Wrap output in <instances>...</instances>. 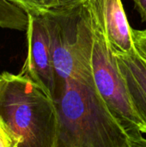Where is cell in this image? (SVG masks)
<instances>
[{
  "mask_svg": "<svg viewBox=\"0 0 146 147\" xmlns=\"http://www.w3.org/2000/svg\"><path fill=\"white\" fill-rule=\"evenodd\" d=\"M57 147H134L110 113L94 77L70 78L56 90Z\"/></svg>",
  "mask_w": 146,
  "mask_h": 147,
  "instance_id": "1",
  "label": "cell"
},
{
  "mask_svg": "<svg viewBox=\"0 0 146 147\" xmlns=\"http://www.w3.org/2000/svg\"><path fill=\"white\" fill-rule=\"evenodd\" d=\"M0 117L18 139L19 147H57L55 102L21 72L1 74Z\"/></svg>",
  "mask_w": 146,
  "mask_h": 147,
  "instance_id": "2",
  "label": "cell"
},
{
  "mask_svg": "<svg viewBox=\"0 0 146 147\" xmlns=\"http://www.w3.org/2000/svg\"><path fill=\"white\" fill-rule=\"evenodd\" d=\"M43 14L50 36L56 90L67 79L92 77L94 29L89 0L53 8Z\"/></svg>",
  "mask_w": 146,
  "mask_h": 147,
  "instance_id": "3",
  "label": "cell"
},
{
  "mask_svg": "<svg viewBox=\"0 0 146 147\" xmlns=\"http://www.w3.org/2000/svg\"><path fill=\"white\" fill-rule=\"evenodd\" d=\"M89 4L94 29L91 65L96 87L112 115L133 140L134 147H146V125L132 105L116 56L107 41L92 0H89Z\"/></svg>",
  "mask_w": 146,
  "mask_h": 147,
  "instance_id": "4",
  "label": "cell"
},
{
  "mask_svg": "<svg viewBox=\"0 0 146 147\" xmlns=\"http://www.w3.org/2000/svg\"><path fill=\"white\" fill-rule=\"evenodd\" d=\"M28 14V55L21 73L38 84L54 101L56 75L46 18L43 12Z\"/></svg>",
  "mask_w": 146,
  "mask_h": 147,
  "instance_id": "5",
  "label": "cell"
},
{
  "mask_svg": "<svg viewBox=\"0 0 146 147\" xmlns=\"http://www.w3.org/2000/svg\"><path fill=\"white\" fill-rule=\"evenodd\" d=\"M98 13L107 41L114 55L137 51L133 28L121 0H92Z\"/></svg>",
  "mask_w": 146,
  "mask_h": 147,
  "instance_id": "6",
  "label": "cell"
},
{
  "mask_svg": "<svg viewBox=\"0 0 146 147\" xmlns=\"http://www.w3.org/2000/svg\"><path fill=\"white\" fill-rule=\"evenodd\" d=\"M115 56L132 105L146 125V59L138 50Z\"/></svg>",
  "mask_w": 146,
  "mask_h": 147,
  "instance_id": "7",
  "label": "cell"
},
{
  "mask_svg": "<svg viewBox=\"0 0 146 147\" xmlns=\"http://www.w3.org/2000/svg\"><path fill=\"white\" fill-rule=\"evenodd\" d=\"M28 14L11 0H0V28L26 31Z\"/></svg>",
  "mask_w": 146,
  "mask_h": 147,
  "instance_id": "8",
  "label": "cell"
},
{
  "mask_svg": "<svg viewBox=\"0 0 146 147\" xmlns=\"http://www.w3.org/2000/svg\"><path fill=\"white\" fill-rule=\"evenodd\" d=\"M27 12H44L57 8L58 0H11Z\"/></svg>",
  "mask_w": 146,
  "mask_h": 147,
  "instance_id": "9",
  "label": "cell"
},
{
  "mask_svg": "<svg viewBox=\"0 0 146 147\" xmlns=\"http://www.w3.org/2000/svg\"><path fill=\"white\" fill-rule=\"evenodd\" d=\"M20 142L0 117V147H19Z\"/></svg>",
  "mask_w": 146,
  "mask_h": 147,
  "instance_id": "10",
  "label": "cell"
},
{
  "mask_svg": "<svg viewBox=\"0 0 146 147\" xmlns=\"http://www.w3.org/2000/svg\"><path fill=\"white\" fill-rule=\"evenodd\" d=\"M133 36L136 49L146 59V33L144 30L133 28Z\"/></svg>",
  "mask_w": 146,
  "mask_h": 147,
  "instance_id": "11",
  "label": "cell"
},
{
  "mask_svg": "<svg viewBox=\"0 0 146 147\" xmlns=\"http://www.w3.org/2000/svg\"><path fill=\"white\" fill-rule=\"evenodd\" d=\"M134 7L139 12L141 20L146 22V0H133Z\"/></svg>",
  "mask_w": 146,
  "mask_h": 147,
  "instance_id": "12",
  "label": "cell"
},
{
  "mask_svg": "<svg viewBox=\"0 0 146 147\" xmlns=\"http://www.w3.org/2000/svg\"><path fill=\"white\" fill-rule=\"evenodd\" d=\"M81 1H83V0H58V7L71 5V4H74V3L81 2Z\"/></svg>",
  "mask_w": 146,
  "mask_h": 147,
  "instance_id": "13",
  "label": "cell"
},
{
  "mask_svg": "<svg viewBox=\"0 0 146 147\" xmlns=\"http://www.w3.org/2000/svg\"><path fill=\"white\" fill-rule=\"evenodd\" d=\"M144 31H145V33H146V29H145V30H144Z\"/></svg>",
  "mask_w": 146,
  "mask_h": 147,
  "instance_id": "14",
  "label": "cell"
},
{
  "mask_svg": "<svg viewBox=\"0 0 146 147\" xmlns=\"http://www.w3.org/2000/svg\"><path fill=\"white\" fill-rule=\"evenodd\" d=\"M0 78H1V74H0Z\"/></svg>",
  "mask_w": 146,
  "mask_h": 147,
  "instance_id": "15",
  "label": "cell"
}]
</instances>
